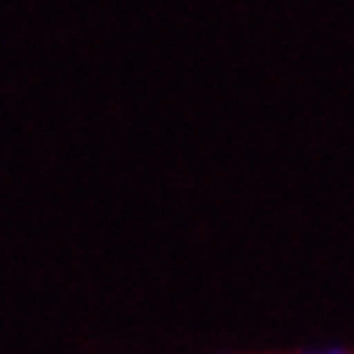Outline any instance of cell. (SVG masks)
<instances>
[{"label": "cell", "mask_w": 354, "mask_h": 354, "mask_svg": "<svg viewBox=\"0 0 354 354\" xmlns=\"http://www.w3.org/2000/svg\"><path fill=\"white\" fill-rule=\"evenodd\" d=\"M315 354H342V351H315Z\"/></svg>", "instance_id": "6da1fadb"}]
</instances>
